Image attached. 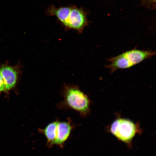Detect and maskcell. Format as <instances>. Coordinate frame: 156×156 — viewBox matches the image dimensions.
Instances as JSON below:
<instances>
[{"label": "cell", "instance_id": "cell-5", "mask_svg": "<svg viewBox=\"0 0 156 156\" xmlns=\"http://www.w3.org/2000/svg\"><path fill=\"white\" fill-rule=\"evenodd\" d=\"M73 127L69 120L58 121L54 144L60 145L63 144L68 138Z\"/></svg>", "mask_w": 156, "mask_h": 156}, {"label": "cell", "instance_id": "cell-1", "mask_svg": "<svg viewBox=\"0 0 156 156\" xmlns=\"http://www.w3.org/2000/svg\"><path fill=\"white\" fill-rule=\"evenodd\" d=\"M48 13L55 16L66 28L72 29L82 32L88 24L86 14L82 9L75 6L50 7Z\"/></svg>", "mask_w": 156, "mask_h": 156}, {"label": "cell", "instance_id": "cell-7", "mask_svg": "<svg viewBox=\"0 0 156 156\" xmlns=\"http://www.w3.org/2000/svg\"><path fill=\"white\" fill-rule=\"evenodd\" d=\"M58 122L57 120L50 123L44 129L40 130L46 138L48 143L50 144H54Z\"/></svg>", "mask_w": 156, "mask_h": 156}, {"label": "cell", "instance_id": "cell-2", "mask_svg": "<svg viewBox=\"0 0 156 156\" xmlns=\"http://www.w3.org/2000/svg\"><path fill=\"white\" fill-rule=\"evenodd\" d=\"M62 95L64 100L60 104V107L73 109L83 117L89 114L90 100L77 86L64 85Z\"/></svg>", "mask_w": 156, "mask_h": 156}, {"label": "cell", "instance_id": "cell-8", "mask_svg": "<svg viewBox=\"0 0 156 156\" xmlns=\"http://www.w3.org/2000/svg\"><path fill=\"white\" fill-rule=\"evenodd\" d=\"M5 90L4 82L0 73V92Z\"/></svg>", "mask_w": 156, "mask_h": 156}, {"label": "cell", "instance_id": "cell-3", "mask_svg": "<svg viewBox=\"0 0 156 156\" xmlns=\"http://www.w3.org/2000/svg\"><path fill=\"white\" fill-rule=\"evenodd\" d=\"M155 54V52L151 51L132 49L110 58L109 60L110 64L105 67L110 69L112 73L119 69L131 67Z\"/></svg>", "mask_w": 156, "mask_h": 156}, {"label": "cell", "instance_id": "cell-6", "mask_svg": "<svg viewBox=\"0 0 156 156\" xmlns=\"http://www.w3.org/2000/svg\"><path fill=\"white\" fill-rule=\"evenodd\" d=\"M0 73L3 80L5 90L13 88L16 82L17 73L13 67L3 66L0 68Z\"/></svg>", "mask_w": 156, "mask_h": 156}, {"label": "cell", "instance_id": "cell-4", "mask_svg": "<svg viewBox=\"0 0 156 156\" xmlns=\"http://www.w3.org/2000/svg\"><path fill=\"white\" fill-rule=\"evenodd\" d=\"M139 129L138 125L132 121L121 118L115 120L110 128L113 134L125 142H130Z\"/></svg>", "mask_w": 156, "mask_h": 156}, {"label": "cell", "instance_id": "cell-9", "mask_svg": "<svg viewBox=\"0 0 156 156\" xmlns=\"http://www.w3.org/2000/svg\"><path fill=\"white\" fill-rule=\"evenodd\" d=\"M156 2V0H147V4L148 5H151V4L153 3H155Z\"/></svg>", "mask_w": 156, "mask_h": 156}]
</instances>
